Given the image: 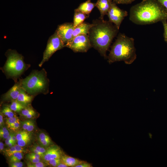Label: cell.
Masks as SVG:
<instances>
[{"label": "cell", "mask_w": 167, "mask_h": 167, "mask_svg": "<svg viewBox=\"0 0 167 167\" xmlns=\"http://www.w3.org/2000/svg\"><path fill=\"white\" fill-rule=\"evenodd\" d=\"M129 19L139 25L167 20V10L156 0H143L131 8Z\"/></svg>", "instance_id": "obj_1"}, {"label": "cell", "mask_w": 167, "mask_h": 167, "mask_svg": "<svg viewBox=\"0 0 167 167\" xmlns=\"http://www.w3.org/2000/svg\"><path fill=\"white\" fill-rule=\"evenodd\" d=\"M92 24L88 34L92 47L106 58L107 52L119 29L109 20L104 19L94 20Z\"/></svg>", "instance_id": "obj_2"}, {"label": "cell", "mask_w": 167, "mask_h": 167, "mask_svg": "<svg viewBox=\"0 0 167 167\" xmlns=\"http://www.w3.org/2000/svg\"><path fill=\"white\" fill-rule=\"evenodd\" d=\"M134 39L125 34L119 33L111 47L107 57L109 64L123 61L127 64L132 63L136 58Z\"/></svg>", "instance_id": "obj_3"}, {"label": "cell", "mask_w": 167, "mask_h": 167, "mask_svg": "<svg viewBox=\"0 0 167 167\" xmlns=\"http://www.w3.org/2000/svg\"><path fill=\"white\" fill-rule=\"evenodd\" d=\"M49 80L44 68L33 71L29 75L21 79V86L29 95L35 96L38 94H46L49 92Z\"/></svg>", "instance_id": "obj_4"}, {"label": "cell", "mask_w": 167, "mask_h": 167, "mask_svg": "<svg viewBox=\"0 0 167 167\" xmlns=\"http://www.w3.org/2000/svg\"><path fill=\"white\" fill-rule=\"evenodd\" d=\"M7 60L2 70L7 78L17 79L30 66L24 62L23 56L16 51L9 50L6 53Z\"/></svg>", "instance_id": "obj_5"}, {"label": "cell", "mask_w": 167, "mask_h": 167, "mask_svg": "<svg viewBox=\"0 0 167 167\" xmlns=\"http://www.w3.org/2000/svg\"><path fill=\"white\" fill-rule=\"evenodd\" d=\"M64 47V45L55 31L49 39L46 47L43 53L42 59L39 66L41 67L55 52Z\"/></svg>", "instance_id": "obj_6"}, {"label": "cell", "mask_w": 167, "mask_h": 167, "mask_svg": "<svg viewBox=\"0 0 167 167\" xmlns=\"http://www.w3.org/2000/svg\"><path fill=\"white\" fill-rule=\"evenodd\" d=\"M75 53H85L92 47L88 35L80 34L75 37L65 45Z\"/></svg>", "instance_id": "obj_7"}, {"label": "cell", "mask_w": 167, "mask_h": 167, "mask_svg": "<svg viewBox=\"0 0 167 167\" xmlns=\"http://www.w3.org/2000/svg\"><path fill=\"white\" fill-rule=\"evenodd\" d=\"M107 15L109 20L119 29L123 20L127 16L128 12L119 8L116 3L113 2Z\"/></svg>", "instance_id": "obj_8"}, {"label": "cell", "mask_w": 167, "mask_h": 167, "mask_svg": "<svg viewBox=\"0 0 167 167\" xmlns=\"http://www.w3.org/2000/svg\"><path fill=\"white\" fill-rule=\"evenodd\" d=\"M74 28L73 23H66L58 26L56 32L64 46L71 39Z\"/></svg>", "instance_id": "obj_9"}, {"label": "cell", "mask_w": 167, "mask_h": 167, "mask_svg": "<svg viewBox=\"0 0 167 167\" xmlns=\"http://www.w3.org/2000/svg\"><path fill=\"white\" fill-rule=\"evenodd\" d=\"M21 79L16 82L14 86L2 95V100L3 102L12 101L17 100L22 87Z\"/></svg>", "instance_id": "obj_10"}, {"label": "cell", "mask_w": 167, "mask_h": 167, "mask_svg": "<svg viewBox=\"0 0 167 167\" xmlns=\"http://www.w3.org/2000/svg\"><path fill=\"white\" fill-rule=\"evenodd\" d=\"M62 154V152L58 146L53 145L47 148L42 160L45 162L54 159L60 158Z\"/></svg>", "instance_id": "obj_11"}, {"label": "cell", "mask_w": 167, "mask_h": 167, "mask_svg": "<svg viewBox=\"0 0 167 167\" xmlns=\"http://www.w3.org/2000/svg\"><path fill=\"white\" fill-rule=\"evenodd\" d=\"M113 2V0H97L96 6L100 12L99 19H104L105 15H107Z\"/></svg>", "instance_id": "obj_12"}, {"label": "cell", "mask_w": 167, "mask_h": 167, "mask_svg": "<svg viewBox=\"0 0 167 167\" xmlns=\"http://www.w3.org/2000/svg\"><path fill=\"white\" fill-rule=\"evenodd\" d=\"M92 25L93 24L92 23L90 24L88 23L83 22L75 28L73 32L72 37L71 40L75 37L79 35H88L89 31Z\"/></svg>", "instance_id": "obj_13"}, {"label": "cell", "mask_w": 167, "mask_h": 167, "mask_svg": "<svg viewBox=\"0 0 167 167\" xmlns=\"http://www.w3.org/2000/svg\"><path fill=\"white\" fill-rule=\"evenodd\" d=\"M96 6V3H93L90 0H87L80 4L75 10L81 12L88 16Z\"/></svg>", "instance_id": "obj_14"}, {"label": "cell", "mask_w": 167, "mask_h": 167, "mask_svg": "<svg viewBox=\"0 0 167 167\" xmlns=\"http://www.w3.org/2000/svg\"><path fill=\"white\" fill-rule=\"evenodd\" d=\"M34 96L29 95L22 88L21 89L17 101L25 107L30 105Z\"/></svg>", "instance_id": "obj_15"}, {"label": "cell", "mask_w": 167, "mask_h": 167, "mask_svg": "<svg viewBox=\"0 0 167 167\" xmlns=\"http://www.w3.org/2000/svg\"><path fill=\"white\" fill-rule=\"evenodd\" d=\"M60 159L61 161L66 165L68 167H75V166L83 161L76 158L63 154L61 156Z\"/></svg>", "instance_id": "obj_16"}, {"label": "cell", "mask_w": 167, "mask_h": 167, "mask_svg": "<svg viewBox=\"0 0 167 167\" xmlns=\"http://www.w3.org/2000/svg\"><path fill=\"white\" fill-rule=\"evenodd\" d=\"M88 16L81 12L75 10L73 22L74 28L83 23Z\"/></svg>", "instance_id": "obj_17"}, {"label": "cell", "mask_w": 167, "mask_h": 167, "mask_svg": "<svg viewBox=\"0 0 167 167\" xmlns=\"http://www.w3.org/2000/svg\"><path fill=\"white\" fill-rule=\"evenodd\" d=\"M37 139L39 144L46 148L49 147L51 144V140L49 137L44 132L39 134Z\"/></svg>", "instance_id": "obj_18"}, {"label": "cell", "mask_w": 167, "mask_h": 167, "mask_svg": "<svg viewBox=\"0 0 167 167\" xmlns=\"http://www.w3.org/2000/svg\"><path fill=\"white\" fill-rule=\"evenodd\" d=\"M14 112L19 113L25 107L16 100L11 101L10 105H8Z\"/></svg>", "instance_id": "obj_19"}, {"label": "cell", "mask_w": 167, "mask_h": 167, "mask_svg": "<svg viewBox=\"0 0 167 167\" xmlns=\"http://www.w3.org/2000/svg\"><path fill=\"white\" fill-rule=\"evenodd\" d=\"M1 111L4 116L8 118H11L16 116L14 112L8 105H4Z\"/></svg>", "instance_id": "obj_20"}, {"label": "cell", "mask_w": 167, "mask_h": 167, "mask_svg": "<svg viewBox=\"0 0 167 167\" xmlns=\"http://www.w3.org/2000/svg\"><path fill=\"white\" fill-rule=\"evenodd\" d=\"M24 154L22 152H16L9 157V162H19L23 158Z\"/></svg>", "instance_id": "obj_21"}, {"label": "cell", "mask_w": 167, "mask_h": 167, "mask_svg": "<svg viewBox=\"0 0 167 167\" xmlns=\"http://www.w3.org/2000/svg\"><path fill=\"white\" fill-rule=\"evenodd\" d=\"M0 129V138L4 140L7 138L10 135L11 131L6 127L2 126L1 127Z\"/></svg>", "instance_id": "obj_22"}, {"label": "cell", "mask_w": 167, "mask_h": 167, "mask_svg": "<svg viewBox=\"0 0 167 167\" xmlns=\"http://www.w3.org/2000/svg\"><path fill=\"white\" fill-rule=\"evenodd\" d=\"M15 133L17 141L31 135L29 132L24 130Z\"/></svg>", "instance_id": "obj_23"}, {"label": "cell", "mask_w": 167, "mask_h": 167, "mask_svg": "<svg viewBox=\"0 0 167 167\" xmlns=\"http://www.w3.org/2000/svg\"><path fill=\"white\" fill-rule=\"evenodd\" d=\"M31 139V136L30 135L18 141L17 143L20 146L24 147L30 143Z\"/></svg>", "instance_id": "obj_24"}, {"label": "cell", "mask_w": 167, "mask_h": 167, "mask_svg": "<svg viewBox=\"0 0 167 167\" xmlns=\"http://www.w3.org/2000/svg\"><path fill=\"white\" fill-rule=\"evenodd\" d=\"M6 156L8 157L11 156L15 152H17L14 146L5 149L3 151Z\"/></svg>", "instance_id": "obj_25"}, {"label": "cell", "mask_w": 167, "mask_h": 167, "mask_svg": "<svg viewBox=\"0 0 167 167\" xmlns=\"http://www.w3.org/2000/svg\"><path fill=\"white\" fill-rule=\"evenodd\" d=\"M61 161L60 158H56L51 159L45 162L47 165L50 167H57V165L60 163Z\"/></svg>", "instance_id": "obj_26"}, {"label": "cell", "mask_w": 167, "mask_h": 167, "mask_svg": "<svg viewBox=\"0 0 167 167\" xmlns=\"http://www.w3.org/2000/svg\"><path fill=\"white\" fill-rule=\"evenodd\" d=\"M26 164L28 167H45L47 166L45 162L41 161L35 163H32L28 161L26 162Z\"/></svg>", "instance_id": "obj_27"}, {"label": "cell", "mask_w": 167, "mask_h": 167, "mask_svg": "<svg viewBox=\"0 0 167 167\" xmlns=\"http://www.w3.org/2000/svg\"><path fill=\"white\" fill-rule=\"evenodd\" d=\"M19 120V118L16 116L11 118H7L6 119V123L7 127L13 124Z\"/></svg>", "instance_id": "obj_28"}, {"label": "cell", "mask_w": 167, "mask_h": 167, "mask_svg": "<svg viewBox=\"0 0 167 167\" xmlns=\"http://www.w3.org/2000/svg\"><path fill=\"white\" fill-rule=\"evenodd\" d=\"M26 159L32 163H35L41 161V159L37 158L30 156L28 153L26 155Z\"/></svg>", "instance_id": "obj_29"}, {"label": "cell", "mask_w": 167, "mask_h": 167, "mask_svg": "<svg viewBox=\"0 0 167 167\" xmlns=\"http://www.w3.org/2000/svg\"><path fill=\"white\" fill-rule=\"evenodd\" d=\"M20 122L19 120L8 128L11 131H15L19 129L20 126Z\"/></svg>", "instance_id": "obj_30"}, {"label": "cell", "mask_w": 167, "mask_h": 167, "mask_svg": "<svg viewBox=\"0 0 167 167\" xmlns=\"http://www.w3.org/2000/svg\"><path fill=\"white\" fill-rule=\"evenodd\" d=\"M32 146L39 152L44 155L46 151L47 148L41 146L39 144H38L37 143H35Z\"/></svg>", "instance_id": "obj_31"}, {"label": "cell", "mask_w": 167, "mask_h": 167, "mask_svg": "<svg viewBox=\"0 0 167 167\" xmlns=\"http://www.w3.org/2000/svg\"><path fill=\"white\" fill-rule=\"evenodd\" d=\"M167 20L162 21V22L164 28V32L163 37L164 40L167 43Z\"/></svg>", "instance_id": "obj_32"}, {"label": "cell", "mask_w": 167, "mask_h": 167, "mask_svg": "<svg viewBox=\"0 0 167 167\" xmlns=\"http://www.w3.org/2000/svg\"><path fill=\"white\" fill-rule=\"evenodd\" d=\"M135 0H113L116 4H128L132 3Z\"/></svg>", "instance_id": "obj_33"}, {"label": "cell", "mask_w": 167, "mask_h": 167, "mask_svg": "<svg viewBox=\"0 0 167 167\" xmlns=\"http://www.w3.org/2000/svg\"><path fill=\"white\" fill-rule=\"evenodd\" d=\"M23 165V163L21 161L9 162V166L11 167H22Z\"/></svg>", "instance_id": "obj_34"}, {"label": "cell", "mask_w": 167, "mask_h": 167, "mask_svg": "<svg viewBox=\"0 0 167 167\" xmlns=\"http://www.w3.org/2000/svg\"><path fill=\"white\" fill-rule=\"evenodd\" d=\"M31 120H27L21 122L22 126L24 130L27 131V129L29 126Z\"/></svg>", "instance_id": "obj_35"}, {"label": "cell", "mask_w": 167, "mask_h": 167, "mask_svg": "<svg viewBox=\"0 0 167 167\" xmlns=\"http://www.w3.org/2000/svg\"><path fill=\"white\" fill-rule=\"evenodd\" d=\"M14 146H15L17 152L24 153H26L28 152L27 150L24 148V147L20 146L17 144H16Z\"/></svg>", "instance_id": "obj_36"}, {"label": "cell", "mask_w": 167, "mask_h": 167, "mask_svg": "<svg viewBox=\"0 0 167 167\" xmlns=\"http://www.w3.org/2000/svg\"><path fill=\"white\" fill-rule=\"evenodd\" d=\"M35 127V124L34 121L32 120H31V122L28 127L27 131L28 132H31L33 131Z\"/></svg>", "instance_id": "obj_37"}, {"label": "cell", "mask_w": 167, "mask_h": 167, "mask_svg": "<svg viewBox=\"0 0 167 167\" xmlns=\"http://www.w3.org/2000/svg\"><path fill=\"white\" fill-rule=\"evenodd\" d=\"M92 167L90 164L86 162L83 161L80 164L78 165L75 167Z\"/></svg>", "instance_id": "obj_38"}, {"label": "cell", "mask_w": 167, "mask_h": 167, "mask_svg": "<svg viewBox=\"0 0 167 167\" xmlns=\"http://www.w3.org/2000/svg\"><path fill=\"white\" fill-rule=\"evenodd\" d=\"M13 132H11L9 136L5 140V146L7 147L9 142L11 141Z\"/></svg>", "instance_id": "obj_39"}, {"label": "cell", "mask_w": 167, "mask_h": 167, "mask_svg": "<svg viewBox=\"0 0 167 167\" xmlns=\"http://www.w3.org/2000/svg\"><path fill=\"white\" fill-rule=\"evenodd\" d=\"M30 151L32 152H33L39 155L41 157L42 159L44 155L39 152L38 151H37L35 148H34L32 146L30 148Z\"/></svg>", "instance_id": "obj_40"}, {"label": "cell", "mask_w": 167, "mask_h": 167, "mask_svg": "<svg viewBox=\"0 0 167 167\" xmlns=\"http://www.w3.org/2000/svg\"><path fill=\"white\" fill-rule=\"evenodd\" d=\"M167 10V0H156Z\"/></svg>", "instance_id": "obj_41"}, {"label": "cell", "mask_w": 167, "mask_h": 167, "mask_svg": "<svg viewBox=\"0 0 167 167\" xmlns=\"http://www.w3.org/2000/svg\"><path fill=\"white\" fill-rule=\"evenodd\" d=\"M4 115L2 113L1 111L0 112V127H1L2 126H3L4 125V122L3 120V116Z\"/></svg>", "instance_id": "obj_42"}, {"label": "cell", "mask_w": 167, "mask_h": 167, "mask_svg": "<svg viewBox=\"0 0 167 167\" xmlns=\"http://www.w3.org/2000/svg\"><path fill=\"white\" fill-rule=\"evenodd\" d=\"M11 141L15 144L17 143V140L16 136V133L13 132Z\"/></svg>", "instance_id": "obj_43"}, {"label": "cell", "mask_w": 167, "mask_h": 167, "mask_svg": "<svg viewBox=\"0 0 167 167\" xmlns=\"http://www.w3.org/2000/svg\"><path fill=\"white\" fill-rule=\"evenodd\" d=\"M28 154L31 156L37 158H40L42 159L41 157L38 154L32 152L30 153H28Z\"/></svg>", "instance_id": "obj_44"}, {"label": "cell", "mask_w": 167, "mask_h": 167, "mask_svg": "<svg viewBox=\"0 0 167 167\" xmlns=\"http://www.w3.org/2000/svg\"><path fill=\"white\" fill-rule=\"evenodd\" d=\"M4 145L3 142L0 141V152H3L4 150Z\"/></svg>", "instance_id": "obj_45"}, {"label": "cell", "mask_w": 167, "mask_h": 167, "mask_svg": "<svg viewBox=\"0 0 167 167\" xmlns=\"http://www.w3.org/2000/svg\"><path fill=\"white\" fill-rule=\"evenodd\" d=\"M68 166L61 161L60 163L57 165V167H67Z\"/></svg>", "instance_id": "obj_46"}, {"label": "cell", "mask_w": 167, "mask_h": 167, "mask_svg": "<svg viewBox=\"0 0 167 167\" xmlns=\"http://www.w3.org/2000/svg\"><path fill=\"white\" fill-rule=\"evenodd\" d=\"M15 145V144L11 141L9 142L7 147L8 148H9L14 146Z\"/></svg>", "instance_id": "obj_47"}]
</instances>
